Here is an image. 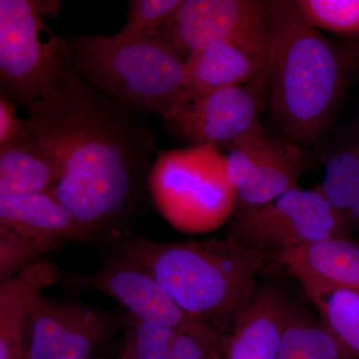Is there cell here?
Returning <instances> with one entry per match:
<instances>
[{
	"label": "cell",
	"mask_w": 359,
	"mask_h": 359,
	"mask_svg": "<svg viewBox=\"0 0 359 359\" xmlns=\"http://www.w3.org/2000/svg\"><path fill=\"white\" fill-rule=\"evenodd\" d=\"M25 108L32 140L60 170L50 194L69 210L82 238L132 212L148 189L156 153L153 113L106 93L73 69Z\"/></svg>",
	"instance_id": "cell-1"
},
{
	"label": "cell",
	"mask_w": 359,
	"mask_h": 359,
	"mask_svg": "<svg viewBox=\"0 0 359 359\" xmlns=\"http://www.w3.org/2000/svg\"><path fill=\"white\" fill-rule=\"evenodd\" d=\"M269 112L283 137L313 145L346 83V54L302 18L294 0L266 1Z\"/></svg>",
	"instance_id": "cell-2"
},
{
	"label": "cell",
	"mask_w": 359,
	"mask_h": 359,
	"mask_svg": "<svg viewBox=\"0 0 359 359\" xmlns=\"http://www.w3.org/2000/svg\"><path fill=\"white\" fill-rule=\"evenodd\" d=\"M273 256L230 236L172 244L139 238L123 252L160 283L189 318L221 330L233 327Z\"/></svg>",
	"instance_id": "cell-3"
},
{
	"label": "cell",
	"mask_w": 359,
	"mask_h": 359,
	"mask_svg": "<svg viewBox=\"0 0 359 359\" xmlns=\"http://www.w3.org/2000/svg\"><path fill=\"white\" fill-rule=\"evenodd\" d=\"M66 44L78 76L163 119L189 95L185 59L158 37L71 35Z\"/></svg>",
	"instance_id": "cell-4"
},
{
	"label": "cell",
	"mask_w": 359,
	"mask_h": 359,
	"mask_svg": "<svg viewBox=\"0 0 359 359\" xmlns=\"http://www.w3.org/2000/svg\"><path fill=\"white\" fill-rule=\"evenodd\" d=\"M148 189L167 223L190 235L221 228L237 207L226 154L212 144L159 151L149 174Z\"/></svg>",
	"instance_id": "cell-5"
},
{
	"label": "cell",
	"mask_w": 359,
	"mask_h": 359,
	"mask_svg": "<svg viewBox=\"0 0 359 359\" xmlns=\"http://www.w3.org/2000/svg\"><path fill=\"white\" fill-rule=\"evenodd\" d=\"M60 7L56 0H0V86L15 105L47 95L72 70L65 37L45 22Z\"/></svg>",
	"instance_id": "cell-6"
},
{
	"label": "cell",
	"mask_w": 359,
	"mask_h": 359,
	"mask_svg": "<svg viewBox=\"0 0 359 359\" xmlns=\"http://www.w3.org/2000/svg\"><path fill=\"white\" fill-rule=\"evenodd\" d=\"M229 236L278 256L292 248L351 233L344 214L332 208L316 187H299L268 204L236 208Z\"/></svg>",
	"instance_id": "cell-7"
},
{
	"label": "cell",
	"mask_w": 359,
	"mask_h": 359,
	"mask_svg": "<svg viewBox=\"0 0 359 359\" xmlns=\"http://www.w3.org/2000/svg\"><path fill=\"white\" fill-rule=\"evenodd\" d=\"M155 37L183 59L208 45L226 42L268 70V20L263 0H182Z\"/></svg>",
	"instance_id": "cell-8"
},
{
	"label": "cell",
	"mask_w": 359,
	"mask_h": 359,
	"mask_svg": "<svg viewBox=\"0 0 359 359\" xmlns=\"http://www.w3.org/2000/svg\"><path fill=\"white\" fill-rule=\"evenodd\" d=\"M226 174L236 193L237 207L268 204L299 188L306 167L297 144L269 134L257 123L226 146Z\"/></svg>",
	"instance_id": "cell-9"
},
{
	"label": "cell",
	"mask_w": 359,
	"mask_h": 359,
	"mask_svg": "<svg viewBox=\"0 0 359 359\" xmlns=\"http://www.w3.org/2000/svg\"><path fill=\"white\" fill-rule=\"evenodd\" d=\"M268 71L248 83L188 96L164 118L191 145L212 144L226 147L257 124Z\"/></svg>",
	"instance_id": "cell-10"
},
{
	"label": "cell",
	"mask_w": 359,
	"mask_h": 359,
	"mask_svg": "<svg viewBox=\"0 0 359 359\" xmlns=\"http://www.w3.org/2000/svg\"><path fill=\"white\" fill-rule=\"evenodd\" d=\"M1 283L21 266L82 235L69 210L49 193L0 197Z\"/></svg>",
	"instance_id": "cell-11"
},
{
	"label": "cell",
	"mask_w": 359,
	"mask_h": 359,
	"mask_svg": "<svg viewBox=\"0 0 359 359\" xmlns=\"http://www.w3.org/2000/svg\"><path fill=\"white\" fill-rule=\"evenodd\" d=\"M107 318L80 304L35 297L25 337L26 359H87L108 332Z\"/></svg>",
	"instance_id": "cell-12"
},
{
	"label": "cell",
	"mask_w": 359,
	"mask_h": 359,
	"mask_svg": "<svg viewBox=\"0 0 359 359\" xmlns=\"http://www.w3.org/2000/svg\"><path fill=\"white\" fill-rule=\"evenodd\" d=\"M71 283L114 297L132 318L170 327L191 320L148 271L123 257L91 276H70Z\"/></svg>",
	"instance_id": "cell-13"
},
{
	"label": "cell",
	"mask_w": 359,
	"mask_h": 359,
	"mask_svg": "<svg viewBox=\"0 0 359 359\" xmlns=\"http://www.w3.org/2000/svg\"><path fill=\"white\" fill-rule=\"evenodd\" d=\"M299 309L275 285H257L233 325L229 359H276L285 328Z\"/></svg>",
	"instance_id": "cell-14"
},
{
	"label": "cell",
	"mask_w": 359,
	"mask_h": 359,
	"mask_svg": "<svg viewBox=\"0 0 359 359\" xmlns=\"http://www.w3.org/2000/svg\"><path fill=\"white\" fill-rule=\"evenodd\" d=\"M304 283H321L359 292V241L335 237L292 248L276 256Z\"/></svg>",
	"instance_id": "cell-15"
},
{
	"label": "cell",
	"mask_w": 359,
	"mask_h": 359,
	"mask_svg": "<svg viewBox=\"0 0 359 359\" xmlns=\"http://www.w3.org/2000/svg\"><path fill=\"white\" fill-rule=\"evenodd\" d=\"M57 278V269L51 264L34 263L1 283L0 359L25 356L26 323L32 302L42 287Z\"/></svg>",
	"instance_id": "cell-16"
},
{
	"label": "cell",
	"mask_w": 359,
	"mask_h": 359,
	"mask_svg": "<svg viewBox=\"0 0 359 359\" xmlns=\"http://www.w3.org/2000/svg\"><path fill=\"white\" fill-rule=\"evenodd\" d=\"M188 96L248 83L268 71L244 50L218 42L192 51L185 59Z\"/></svg>",
	"instance_id": "cell-17"
},
{
	"label": "cell",
	"mask_w": 359,
	"mask_h": 359,
	"mask_svg": "<svg viewBox=\"0 0 359 359\" xmlns=\"http://www.w3.org/2000/svg\"><path fill=\"white\" fill-rule=\"evenodd\" d=\"M60 170L32 140L0 149V197L51 193Z\"/></svg>",
	"instance_id": "cell-18"
},
{
	"label": "cell",
	"mask_w": 359,
	"mask_h": 359,
	"mask_svg": "<svg viewBox=\"0 0 359 359\" xmlns=\"http://www.w3.org/2000/svg\"><path fill=\"white\" fill-rule=\"evenodd\" d=\"M320 320L359 359V292L321 283L302 285Z\"/></svg>",
	"instance_id": "cell-19"
},
{
	"label": "cell",
	"mask_w": 359,
	"mask_h": 359,
	"mask_svg": "<svg viewBox=\"0 0 359 359\" xmlns=\"http://www.w3.org/2000/svg\"><path fill=\"white\" fill-rule=\"evenodd\" d=\"M276 359H355L320 320L297 311L285 328Z\"/></svg>",
	"instance_id": "cell-20"
},
{
	"label": "cell",
	"mask_w": 359,
	"mask_h": 359,
	"mask_svg": "<svg viewBox=\"0 0 359 359\" xmlns=\"http://www.w3.org/2000/svg\"><path fill=\"white\" fill-rule=\"evenodd\" d=\"M316 188L332 208L344 214L359 196V144L328 157L323 182Z\"/></svg>",
	"instance_id": "cell-21"
},
{
	"label": "cell",
	"mask_w": 359,
	"mask_h": 359,
	"mask_svg": "<svg viewBox=\"0 0 359 359\" xmlns=\"http://www.w3.org/2000/svg\"><path fill=\"white\" fill-rule=\"evenodd\" d=\"M306 23L316 30L359 39V0H294Z\"/></svg>",
	"instance_id": "cell-22"
},
{
	"label": "cell",
	"mask_w": 359,
	"mask_h": 359,
	"mask_svg": "<svg viewBox=\"0 0 359 359\" xmlns=\"http://www.w3.org/2000/svg\"><path fill=\"white\" fill-rule=\"evenodd\" d=\"M230 335L221 328L204 323L189 320L176 327L171 359H208L229 348Z\"/></svg>",
	"instance_id": "cell-23"
},
{
	"label": "cell",
	"mask_w": 359,
	"mask_h": 359,
	"mask_svg": "<svg viewBox=\"0 0 359 359\" xmlns=\"http://www.w3.org/2000/svg\"><path fill=\"white\" fill-rule=\"evenodd\" d=\"M182 0H132L124 26L115 36L123 40L155 37Z\"/></svg>",
	"instance_id": "cell-24"
},
{
	"label": "cell",
	"mask_w": 359,
	"mask_h": 359,
	"mask_svg": "<svg viewBox=\"0 0 359 359\" xmlns=\"http://www.w3.org/2000/svg\"><path fill=\"white\" fill-rule=\"evenodd\" d=\"M176 327L132 318L125 359H171Z\"/></svg>",
	"instance_id": "cell-25"
},
{
	"label": "cell",
	"mask_w": 359,
	"mask_h": 359,
	"mask_svg": "<svg viewBox=\"0 0 359 359\" xmlns=\"http://www.w3.org/2000/svg\"><path fill=\"white\" fill-rule=\"evenodd\" d=\"M30 139L25 119L16 112L15 104L0 93V149L21 145Z\"/></svg>",
	"instance_id": "cell-26"
},
{
	"label": "cell",
	"mask_w": 359,
	"mask_h": 359,
	"mask_svg": "<svg viewBox=\"0 0 359 359\" xmlns=\"http://www.w3.org/2000/svg\"><path fill=\"white\" fill-rule=\"evenodd\" d=\"M344 216H346L351 235L353 233H359V196L353 205L344 212Z\"/></svg>",
	"instance_id": "cell-27"
},
{
	"label": "cell",
	"mask_w": 359,
	"mask_h": 359,
	"mask_svg": "<svg viewBox=\"0 0 359 359\" xmlns=\"http://www.w3.org/2000/svg\"><path fill=\"white\" fill-rule=\"evenodd\" d=\"M348 60L359 61V39L354 40L351 45V49L348 50Z\"/></svg>",
	"instance_id": "cell-28"
},
{
	"label": "cell",
	"mask_w": 359,
	"mask_h": 359,
	"mask_svg": "<svg viewBox=\"0 0 359 359\" xmlns=\"http://www.w3.org/2000/svg\"><path fill=\"white\" fill-rule=\"evenodd\" d=\"M208 359H229V348L226 349V351H219V353L214 354V355Z\"/></svg>",
	"instance_id": "cell-29"
},
{
	"label": "cell",
	"mask_w": 359,
	"mask_h": 359,
	"mask_svg": "<svg viewBox=\"0 0 359 359\" xmlns=\"http://www.w3.org/2000/svg\"><path fill=\"white\" fill-rule=\"evenodd\" d=\"M121 359H125L124 358H122Z\"/></svg>",
	"instance_id": "cell-30"
}]
</instances>
